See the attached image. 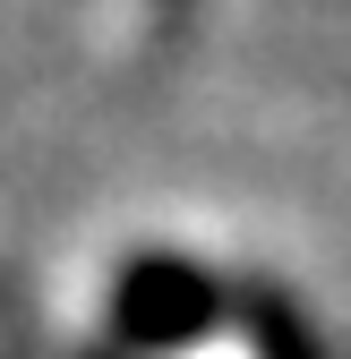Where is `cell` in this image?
Instances as JSON below:
<instances>
[{
    "label": "cell",
    "mask_w": 351,
    "mask_h": 359,
    "mask_svg": "<svg viewBox=\"0 0 351 359\" xmlns=\"http://www.w3.org/2000/svg\"><path fill=\"white\" fill-rule=\"evenodd\" d=\"M138 308H146V325H154V342H171V334H180L189 317H206V291H197V283H180V274H154Z\"/></svg>",
    "instance_id": "obj_1"
}]
</instances>
